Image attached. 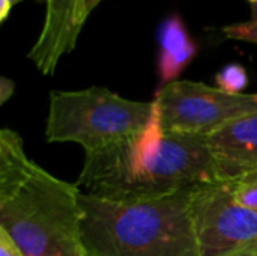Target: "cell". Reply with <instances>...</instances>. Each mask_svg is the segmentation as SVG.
<instances>
[{"mask_svg": "<svg viewBox=\"0 0 257 256\" xmlns=\"http://www.w3.org/2000/svg\"><path fill=\"white\" fill-rule=\"evenodd\" d=\"M0 256H24L5 229L0 228Z\"/></svg>", "mask_w": 257, "mask_h": 256, "instance_id": "cell-13", "label": "cell"}, {"mask_svg": "<svg viewBox=\"0 0 257 256\" xmlns=\"http://www.w3.org/2000/svg\"><path fill=\"white\" fill-rule=\"evenodd\" d=\"M14 91H15V83L8 77H2L0 78V104L2 106L12 98Z\"/></svg>", "mask_w": 257, "mask_h": 256, "instance_id": "cell-14", "label": "cell"}, {"mask_svg": "<svg viewBox=\"0 0 257 256\" xmlns=\"http://www.w3.org/2000/svg\"><path fill=\"white\" fill-rule=\"evenodd\" d=\"M80 193L35 163L17 131H0V228L23 255L89 256Z\"/></svg>", "mask_w": 257, "mask_h": 256, "instance_id": "cell-1", "label": "cell"}, {"mask_svg": "<svg viewBox=\"0 0 257 256\" xmlns=\"http://www.w3.org/2000/svg\"><path fill=\"white\" fill-rule=\"evenodd\" d=\"M191 216L200 256H257V214L235 201L230 184L193 189Z\"/></svg>", "mask_w": 257, "mask_h": 256, "instance_id": "cell-6", "label": "cell"}, {"mask_svg": "<svg viewBox=\"0 0 257 256\" xmlns=\"http://www.w3.org/2000/svg\"><path fill=\"white\" fill-rule=\"evenodd\" d=\"M235 201L257 214V175L236 184H230Z\"/></svg>", "mask_w": 257, "mask_h": 256, "instance_id": "cell-12", "label": "cell"}, {"mask_svg": "<svg viewBox=\"0 0 257 256\" xmlns=\"http://www.w3.org/2000/svg\"><path fill=\"white\" fill-rule=\"evenodd\" d=\"M102 0H81V21L83 24L86 23V20L89 18V15L92 14V11L101 3Z\"/></svg>", "mask_w": 257, "mask_h": 256, "instance_id": "cell-15", "label": "cell"}, {"mask_svg": "<svg viewBox=\"0 0 257 256\" xmlns=\"http://www.w3.org/2000/svg\"><path fill=\"white\" fill-rule=\"evenodd\" d=\"M23 0H0V21H5L12 8Z\"/></svg>", "mask_w": 257, "mask_h": 256, "instance_id": "cell-16", "label": "cell"}, {"mask_svg": "<svg viewBox=\"0 0 257 256\" xmlns=\"http://www.w3.org/2000/svg\"><path fill=\"white\" fill-rule=\"evenodd\" d=\"M199 45L190 35L185 21L178 14H170L158 29L157 72L160 88L179 80V75L197 56Z\"/></svg>", "mask_w": 257, "mask_h": 256, "instance_id": "cell-9", "label": "cell"}, {"mask_svg": "<svg viewBox=\"0 0 257 256\" xmlns=\"http://www.w3.org/2000/svg\"><path fill=\"white\" fill-rule=\"evenodd\" d=\"M217 183L236 184L257 175V113L238 118L206 137Z\"/></svg>", "mask_w": 257, "mask_h": 256, "instance_id": "cell-7", "label": "cell"}, {"mask_svg": "<svg viewBox=\"0 0 257 256\" xmlns=\"http://www.w3.org/2000/svg\"><path fill=\"white\" fill-rule=\"evenodd\" d=\"M42 29L27 57L44 75H53L60 59L69 54L83 29L81 0H44Z\"/></svg>", "mask_w": 257, "mask_h": 256, "instance_id": "cell-8", "label": "cell"}, {"mask_svg": "<svg viewBox=\"0 0 257 256\" xmlns=\"http://www.w3.org/2000/svg\"><path fill=\"white\" fill-rule=\"evenodd\" d=\"M248 2H251V5H253V3H256L257 0H248Z\"/></svg>", "mask_w": 257, "mask_h": 256, "instance_id": "cell-17", "label": "cell"}, {"mask_svg": "<svg viewBox=\"0 0 257 256\" xmlns=\"http://www.w3.org/2000/svg\"><path fill=\"white\" fill-rule=\"evenodd\" d=\"M217 88L229 94H244L248 84V74L239 63H229L223 66L215 75Z\"/></svg>", "mask_w": 257, "mask_h": 256, "instance_id": "cell-10", "label": "cell"}, {"mask_svg": "<svg viewBox=\"0 0 257 256\" xmlns=\"http://www.w3.org/2000/svg\"><path fill=\"white\" fill-rule=\"evenodd\" d=\"M254 177H256V175H254Z\"/></svg>", "mask_w": 257, "mask_h": 256, "instance_id": "cell-18", "label": "cell"}, {"mask_svg": "<svg viewBox=\"0 0 257 256\" xmlns=\"http://www.w3.org/2000/svg\"><path fill=\"white\" fill-rule=\"evenodd\" d=\"M217 183L206 139L166 131L155 113L137 137L84 158L78 184L113 201H145Z\"/></svg>", "mask_w": 257, "mask_h": 256, "instance_id": "cell-2", "label": "cell"}, {"mask_svg": "<svg viewBox=\"0 0 257 256\" xmlns=\"http://www.w3.org/2000/svg\"><path fill=\"white\" fill-rule=\"evenodd\" d=\"M191 192L145 201L80 193L83 243L89 256H200Z\"/></svg>", "mask_w": 257, "mask_h": 256, "instance_id": "cell-3", "label": "cell"}, {"mask_svg": "<svg viewBox=\"0 0 257 256\" xmlns=\"http://www.w3.org/2000/svg\"><path fill=\"white\" fill-rule=\"evenodd\" d=\"M154 103L166 131L203 139L238 118L257 113V94H229L191 80L158 88Z\"/></svg>", "mask_w": 257, "mask_h": 256, "instance_id": "cell-5", "label": "cell"}, {"mask_svg": "<svg viewBox=\"0 0 257 256\" xmlns=\"http://www.w3.org/2000/svg\"><path fill=\"white\" fill-rule=\"evenodd\" d=\"M155 113L154 100L133 101L107 88L53 91L45 139L50 143L80 145L84 155L96 154L142 134Z\"/></svg>", "mask_w": 257, "mask_h": 256, "instance_id": "cell-4", "label": "cell"}, {"mask_svg": "<svg viewBox=\"0 0 257 256\" xmlns=\"http://www.w3.org/2000/svg\"><path fill=\"white\" fill-rule=\"evenodd\" d=\"M221 33L227 39L251 42V44L257 45V2L253 3L251 17L248 20L241 21V23H233V24L223 26Z\"/></svg>", "mask_w": 257, "mask_h": 256, "instance_id": "cell-11", "label": "cell"}]
</instances>
